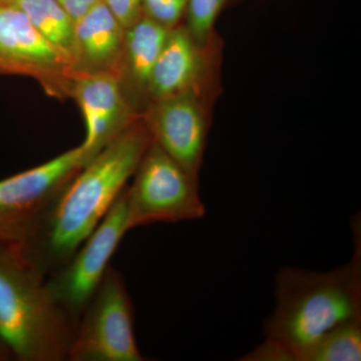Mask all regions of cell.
<instances>
[{
	"mask_svg": "<svg viewBox=\"0 0 361 361\" xmlns=\"http://www.w3.org/2000/svg\"><path fill=\"white\" fill-rule=\"evenodd\" d=\"M355 253L346 264L326 271L282 268L275 278L274 311L264 323L265 341L242 360L302 361L330 329L361 319V234L355 220Z\"/></svg>",
	"mask_w": 361,
	"mask_h": 361,
	"instance_id": "6da1fadb",
	"label": "cell"
},
{
	"mask_svg": "<svg viewBox=\"0 0 361 361\" xmlns=\"http://www.w3.org/2000/svg\"><path fill=\"white\" fill-rule=\"evenodd\" d=\"M151 142L146 123L135 122L68 183L37 236L21 248L47 276L63 267L104 219Z\"/></svg>",
	"mask_w": 361,
	"mask_h": 361,
	"instance_id": "7a4b0ae2",
	"label": "cell"
},
{
	"mask_svg": "<svg viewBox=\"0 0 361 361\" xmlns=\"http://www.w3.org/2000/svg\"><path fill=\"white\" fill-rule=\"evenodd\" d=\"M75 325L44 271L20 247L0 245V341L20 361H65Z\"/></svg>",
	"mask_w": 361,
	"mask_h": 361,
	"instance_id": "3957f363",
	"label": "cell"
},
{
	"mask_svg": "<svg viewBox=\"0 0 361 361\" xmlns=\"http://www.w3.org/2000/svg\"><path fill=\"white\" fill-rule=\"evenodd\" d=\"M92 158L80 145L37 167L0 180V245H27L68 183Z\"/></svg>",
	"mask_w": 361,
	"mask_h": 361,
	"instance_id": "277c9868",
	"label": "cell"
},
{
	"mask_svg": "<svg viewBox=\"0 0 361 361\" xmlns=\"http://www.w3.org/2000/svg\"><path fill=\"white\" fill-rule=\"evenodd\" d=\"M134 176L132 186L126 189L130 230L205 216L198 180L188 174L153 139Z\"/></svg>",
	"mask_w": 361,
	"mask_h": 361,
	"instance_id": "5b68a950",
	"label": "cell"
},
{
	"mask_svg": "<svg viewBox=\"0 0 361 361\" xmlns=\"http://www.w3.org/2000/svg\"><path fill=\"white\" fill-rule=\"evenodd\" d=\"M134 307L118 270L109 266L75 330L68 361H142Z\"/></svg>",
	"mask_w": 361,
	"mask_h": 361,
	"instance_id": "8992f818",
	"label": "cell"
},
{
	"mask_svg": "<svg viewBox=\"0 0 361 361\" xmlns=\"http://www.w3.org/2000/svg\"><path fill=\"white\" fill-rule=\"evenodd\" d=\"M126 189L71 260L47 278L51 295L75 327L101 284L111 256L130 231Z\"/></svg>",
	"mask_w": 361,
	"mask_h": 361,
	"instance_id": "52a82bcc",
	"label": "cell"
},
{
	"mask_svg": "<svg viewBox=\"0 0 361 361\" xmlns=\"http://www.w3.org/2000/svg\"><path fill=\"white\" fill-rule=\"evenodd\" d=\"M0 75L37 80L49 96L71 97L75 66L14 4L0 6Z\"/></svg>",
	"mask_w": 361,
	"mask_h": 361,
	"instance_id": "ba28073f",
	"label": "cell"
},
{
	"mask_svg": "<svg viewBox=\"0 0 361 361\" xmlns=\"http://www.w3.org/2000/svg\"><path fill=\"white\" fill-rule=\"evenodd\" d=\"M204 97L186 92L154 102L146 122L153 141L197 180L208 134Z\"/></svg>",
	"mask_w": 361,
	"mask_h": 361,
	"instance_id": "9c48e42d",
	"label": "cell"
},
{
	"mask_svg": "<svg viewBox=\"0 0 361 361\" xmlns=\"http://www.w3.org/2000/svg\"><path fill=\"white\" fill-rule=\"evenodd\" d=\"M71 97L84 115L87 134L82 145L94 157L137 122L123 97L122 80L111 73H78Z\"/></svg>",
	"mask_w": 361,
	"mask_h": 361,
	"instance_id": "30bf717a",
	"label": "cell"
},
{
	"mask_svg": "<svg viewBox=\"0 0 361 361\" xmlns=\"http://www.w3.org/2000/svg\"><path fill=\"white\" fill-rule=\"evenodd\" d=\"M209 47L197 44L185 26L172 28L152 71L147 94L154 102L186 92L204 94Z\"/></svg>",
	"mask_w": 361,
	"mask_h": 361,
	"instance_id": "8fae6325",
	"label": "cell"
},
{
	"mask_svg": "<svg viewBox=\"0 0 361 361\" xmlns=\"http://www.w3.org/2000/svg\"><path fill=\"white\" fill-rule=\"evenodd\" d=\"M78 73H111L122 80L125 28L99 1L75 21Z\"/></svg>",
	"mask_w": 361,
	"mask_h": 361,
	"instance_id": "7c38bea8",
	"label": "cell"
},
{
	"mask_svg": "<svg viewBox=\"0 0 361 361\" xmlns=\"http://www.w3.org/2000/svg\"><path fill=\"white\" fill-rule=\"evenodd\" d=\"M171 30L142 16L125 30L123 75L137 92H148L149 78Z\"/></svg>",
	"mask_w": 361,
	"mask_h": 361,
	"instance_id": "4fadbf2b",
	"label": "cell"
},
{
	"mask_svg": "<svg viewBox=\"0 0 361 361\" xmlns=\"http://www.w3.org/2000/svg\"><path fill=\"white\" fill-rule=\"evenodd\" d=\"M11 4L20 7L32 25L75 66V20L56 0H16Z\"/></svg>",
	"mask_w": 361,
	"mask_h": 361,
	"instance_id": "5bb4252c",
	"label": "cell"
},
{
	"mask_svg": "<svg viewBox=\"0 0 361 361\" xmlns=\"http://www.w3.org/2000/svg\"><path fill=\"white\" fill-rule=\"evenodd\" d=\"M361 360V319L341 323L323 334L302 361Z\"/></svg>",
	"mask_w": 361,
	"mask_h": 361,
	"instance_id": "9a60e30c",
	"label": "cell"
},
{
	"mask_svg": "<svg viewBox=\"0 0 361 361\" xmlns=\"http://www.w3.org/2000/svg\"><path fill=\"white\" fill-rule=\"evenodd\" d=\"M228 1L229 0H187L185 28L201 47L212 44L216 20Z\"/></svg>",
	"mask_w": 361,
	"mask_h": 361,
	"instance_id": "2e32d148",
	"label": "cell"
},
{
	"mask_svg": "<svg viewBox=\"0 0 361 361\" xmlns=\"http://www.w3.org/2000/svg\"><path fill=\"white\" fill-rule=\"evenodd\" d=\"M186 4L187 0H142V16L172 30L179 25Z\"/></svg>",
	"mask_w": 361,
	"mask_h": 361,
	"instance_id": "e0dca14e",
	"label": "cell"
},
{
	"mask_svg": "<svg viewBox=\"0 0 361 361\" xmlns=\"http://www.w3.org/2000/svg\"><path fill=\"white\" fill-rule=\"evenodd\" d=\"M123 27L127 28L142 16V0H101Z\"/></svg>",
	"mask_w": 361,
	"mask_h": 361,
	"instance_id": "ac0fdd59",
	"label": "cell"
},
{
	"mask_svg": "<svg viewBox=\"0 0 361 361\" xmlns=\"http://www.w3.org/2000/svg\"><path fill=\"white\" fill-rule=\"evenodd\" d=\"M73 20L84 16L92 6L101 0H56Z\"/></svg>",
	"mask_w": 361,
	"mask_h": 361,
	"instance_id": "d6986e66",
	"label": "cell"
},
{
	"mask_svg": "<svg viewBox=\"0 0 361 361\" xmlns=\"http://www.w3.org/2000/svg\"><path fill=\"white\" fill-rule=\"evenodd\" d=\"M11 358H13V356L11 355V351L0 341V361L9 360Z\"/></svg>",
	"mask_w": 361,
	"mask_h": 361,
	"instance_id": "ffe728a7",
	"label": "cell"
},
{
	"mask_svg": "<svg viewBox=\"0 0 361 361\" xmlns=\"http://www.w3.org/2000/svg\"><path fill=\"white\" fill-rule=\"evenodd\" d=\"M14 1H16V0H0V6H1V4H13Z\"/></svg>",
	"mask_w": 361,
	"mask_h": 361,
	"instance_id": "44dd1931",
	"label": "cell"
}]
</instances>
